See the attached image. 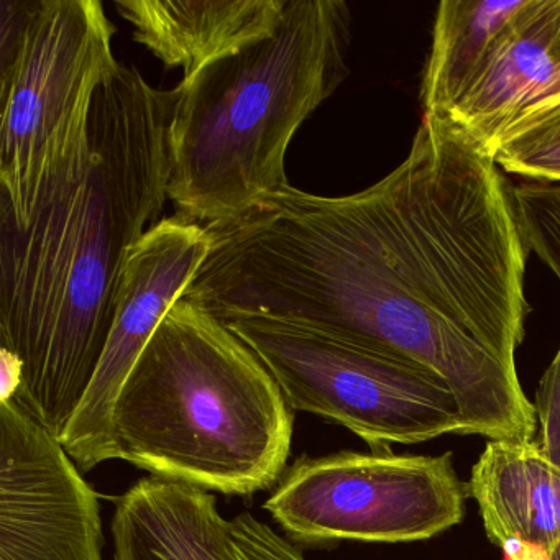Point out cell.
<instances>
[{"label":"cell","mask_w":560,"mask_h":560,"mask_svg":"<svg viewBox=\"0 0 560 560\" xmlns=\"http://www.w3.org/2000/svg\"><path fill=\"white\" fill-rule=\"evenodd\" d=\"M549 560H560V542L553 547L552 552H550Z\"/></svg>","instance_id":"cell-21"},{"label":"cell","mask_w":560,"mask_h":560,"mask_svg":"<svg viewBox=\"0 0 560 560\" xmlns=\"http://www.w3.org/2000/svg\"><path fill=\"white\" fill-rule=\"evenodd\" d=\"M35 8L37 2L28 0H0V80L18 61Z\"/></svg>","instance_id":"cell-19"},{"label":"cell","mask_w":560,"mask_h":560,"mask_svg":"<svg viewBox=\"0 0 560 560\" xmlns=\"http://www.w3.org/2000/svg\"><path fill=\"white\" fill-rule=\"evenodd\" d=\"M288 0H120L133 40L166 68L191 78L202 68L268 37Z\"/></svg>","instance_id":"cell-12"},{"label":"cell","mask_w":560,"mask_h":560,"mask_svg":"<svg viewBox=\"0 0 560 560\" xmlns=\"http://www.w3.org/2000/svg\"><path fill=\"white\" fill-rule=\"evenodd\" d=\"M557 12H559V28H560V0H557Z\"/></svg>","instance_id":"cell-22"},{"label":"cell","mask_w":560,"mask_h":560,"mask_svg":"<svg viewBox=\"0 0 560 560\" xmlns=\"http://www.w3.org/2000/svg\"><path fill=\"white\" fill-rule=\"evenodd\" d=\"M205 229L185 300L418 363L447 383L468 434L536 435L516 370L530 250L514 186L441 117L422 116L401 165L363 191L290 185Z\"/></svg>","instance_id":"cell-1"},{"label":"cell","mask_w":560,"mask_h":560,"mask_svg":"<svg viewBox=\"0 0 560 560\" xmlns=\"http://www.w3.org/2000/svg\"><path fill=\"white\" fill-rule=\"evenodd\" d=\"M114 34L100 0H38L0 80V208L15 224L86 155L97 91L119 63Z\"/></svg>","instance_id":"cell-5"},{"label":"cell","mask_w":560,"mask_h":560,"mask_svg":"<svg viewBox=\"0 0 560 560\" xmlns=\"http://www.w3.org/2000/svg\"><path fill=\"white\" fill-rule=\"evenodd\" d=\"M294 416L260 357L179 298L127 376L113 428L119 458L153 477L252 497L287 471Z\"/></svg>","instance_id":"cell-4"},{"label":"cell","mask_w":560,"mask_h":560,"mask_svg":"<svg viewBox=\"0 0 560 560\" xmlns=\"http://www.w3.org/2000/svg\"><path fill=\"white\" fill-rule=\"evenodd\" d=\"M222 323L260 357L293 411L336 422L370 448L470 435L447 383L418 363L265 317Z\"/></svg>","instance_id":"cell-6"},{"label":"cell","mask_w":560,"mask_h":560,"mask_svg":"<svg viewBox=\"0 0 560 560\" xmlns=\"http://www.w3.org/2000/svg\"><path fill=\"white\" fill-rule=\"evenodd\" d=\"M467 497L452 452L432 457L386 447L298 458L265 510L306 546L415 542L457 526Z\"/></svg>","instance_id":"cell-7"},{"label":"cell","mask_w":560,"mask_h":560,"mask_svg":"<svg viewBox=\"0 0 560 560\" xmlns=\"http://www.w3.org/2000/svg\"><path fill=\"white\" fill-rule=\"evenodd\" d=\"M514 205L527 247L560 281V183L514 186Z\"/></svg>","instance_id":"cell-16"},{"label":"cell","mask_w":560,"mask_h":560,"mask_svg":"<svg viewBox=\"0 0 560 560\" xmlns=\"http://www.w3.org/2000/svg\"><path fill=\"white\" fill-rule=\"evenodd\" d=\"M534 408L540 428L537 445L560 468V349L540 378Z\"/></svg>","instance_id":"cell-18"},{"label":"cell","mask_w":560,"mask_h":560,"mask_svg":"<svg viewBox=\"0 0 560 560\" xmlns=\"http://www.w3.org/2000/svg\"><path fill=\"white\" fill-rule=\"evenodd\" d=\"M176 90L117 63L97 91L86 155L25 225L0 208V340L18 399L60 439L106 347L124 265L168 199Z\"/></svg>","instance_id":"cell-2"},{"label":"cell","mask_w":560,"mask_h":560,"mask_svg":"<svg viewBox=\"0 0 560 560\" xmlns=\"http://www.w3.org/2000/svg\"><path fill=\"white\" fill-rule=\"evenodd\" d=\"M208 250L205 225L178 215L156 222L130 250L106 347L83 401L60 438L81 471L119 458L113 428L117 396L163 317L195 280Z\"/></svg>","instance_id":"cell-8"},{"label":"cell","mask_w":560,"mask_h":560,"mask_svg":"<svg viewBox=\"0 0 560 560\" xmlns=\"http://www.w3.org/2000/svg\"><path fill=\"white\" fill-rule=\"evenodd\" d=\"M0 401L15 398L22 386V362L8 349L0 350Z\"/></svg>","instance_id":"cell-20"},{"label":"cell","mask_w":560,"mask_h":560,"mask_svg":"<svg viewBox=\"0 0 560 560\" xmlns=\"http://www.w3.org/2000/svg\"><path fill=\"white\" fill-rule=\"evenodd\" d=\"M467 494L504 560H549L560 542V468L536 438L488 441L471 468Z\"/></svg>","instance_id":"cell-11"},{"label":"cell","mask_w":560,"mask_h":560,"mask_svg":"<svg viewBox=\"0 0 560 560\" xmlns=\"http://www.w3.org/2000/svg\"><path fill=\"white\" fill-rule=\"evenodd\" d=\"M493 160L504 173L560 183V103L513 127L498 143Z\"/></svg>","instance_id":"cell-15"},{"label":"cell","mask_w":560,"mask_h":560,"mask_svg":"<svg viewBox=\"0 0 560 560\" xmlns=\"http://www.w3.org/2000/svg\"><path fill=\"white\" fill-rule=\"evenodd\" d=\"M560 103L557 0H529L513 27L445 114L452 129L493 156L517 124Z\"/></svg>","instance_id":"cell-10"},{"label":"cell","mask_w":560,"mask_h":560,"mask_svg":"<svg viewBox=\"0 0 560 560\" xmlns=\"http://www.w3.org/2000/svg\"><path fill=\"white\" fill-rule=\"evenodd\" d=\"M343 0H288L277 31L183 78L170 126L168 199L183 221H228L290 186L288 149L349 77Z\"/></svg>","instance_id":"cell-3"},{"label":"cell","mask_w":560,"mask_h":560,"mask_svg":"<svg viewBox=\"0 0 560 560\" xmlns=\"http://www.w3.org/2000/svg\"><path fill=\"white\" fill-rule=\"evenodd\" d=\"M0 560H103L96 491L15 398L0 401Z\"/></svg>","instance_id":"cell-9"},{"label":"cell","mask_w":560,"mask_h":560,"mask_svg":"<svg viewBox=\"0 0 560 560\" xmlns=\"http://www.w3.org/2000/svg\"><path fill=\"white\" fill-rule=\"evenodd\" d=\"M114 560H244L208 490L142 478L114 508Z\"/></svg>","instance_id":"cell-13"},{"label":"cell","mask_w":560,"mask_h":560,"mask_svg":"<svg viewBox=\"0 0 560 560\" xmlns=\"http://www.w3.org/2000/svg\"><path fill=\"white\" fill-rule=\"evenodd\" d=\"M529 0H444L421 81L422 116L444 117Z\"/></svg>","instance_id":"cell-14"},{"label":"cell","mask_w":560,"mask_h":560,"mask_svg":"<svg viewBox=\"0 0 560 560\" xmlns=\"http://www.w3.org/2000/svg\"><path fill=\"white\" fill-rule=\"evenodd\" d=\"M231 537L244 560H306L296 546L252 513L231 521Z\"/></svg>","instance_id":"cell-17"}]
</instances>
